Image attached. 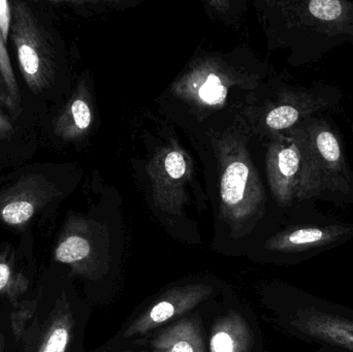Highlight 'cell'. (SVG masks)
I'll return each instance as SVG.
<instances>
[{"label":"cell","mask_w":353,"mask_h":352,"mask_svg":"<svg viewBox=\"0 0 353 352\" xmlns=\"http://www.w3.org/2000/svg\"><path fill=\"white\" fill-rule=\"evenodd\" d=\"M213 293V287L196 283L174 287L134 320L124 333L126 338L143 336L192 310Z\"/></svg>","instance_id":"8992f818"},{"label":"cell","mask_w":353,"mask_h":352,"mask_svg":"<svg viewBox=\"0 0 353 352\" xmlns=\"http://www.w3.org/2000/svg\"><path fill=\"white\" fill-rule=\"evenodd\" d=\"M0 103L8 107L12 113L16 114L19 111L18 107H16L14 101L10 99V94H8V88H6V83H4L3 78H2L1 72H0Z\"/></svg>","instance_id":"ffe728a7"},{"label":"cell","mask_w":353,"mask_h":352,"mask_svg":"<svg viewBox=\"0 0 353 352\" xmlns=\"http://www.w3.org/2000/svg\"><path fill=\"white\" fill-rule=\"evenodd\" d=\"M290 326L300 334L353 351V322L341 316L315 309L296 312Z\"/></svg>","instance_id":"9c48e42d"},{"label":"cell","mask_w":353,"mask_h":352,"mask_svg":"<svg viewBox=\"0 0 353 352\" xmlns=\"http://www.w3.org/2000/svg\"><path fill=\"white\" fill-rule=\"evenodd\" d=\"M70 274L50 262L39 273L32 301L14 314L19 329L17 352H72L79 320L68 289Z\"/></svg>","instance_id":"7a4b0ae2"},{"label":"cell","mask_w":353,"mask_h":352,"mask_svg":"<svg viewBox=\"0 0 353 352\" xmlns=\"http://www.w3.org/2000/svg\"><path fill=\"white\" fill-rule=\"evenodd\" d=\"M10 8V33L23 78L32 92H43L51 84L54 74L53 56L45 30L24 2H14Z\"/></svg>","instance_id":"3957f363"},{"label":"cell","mask_w":353,"mask_h":352,"mask_svg":"<svg viewBox=\"0 0 353 352\" xmlns=\"http://www.w3.org/2000/svg\"><path fill=\"white\" fill-rule=\"evenodd\" d=\"M226 94H228V90L225 87L222 86L220 79L215 74H210L199 90L201 99L210 105H218L222 103Z\"/></svg>","instance_id":"e0dca14e"},{"label":"cell","mask_w":353,"mask_h":352,"mask_svg":"<svg viewBox=\"0 0 353 352\" xmlns=\"http://www.w3.org/2000/svg\"><path fill=\"white\" fill-rule=\"evenodd\" d=\"M14 132L16 130L12 122L3 114L0 113V141L8 140L14 136Z\"/></svg>","instance_id":"44dd1931"},{"label":"cell","mask_w":353,"mask_h":352,"mask_svg":"<svg viewBox=\"0 0 353 352\" xmlns=\"http://www.w3.org/2000/svg\"><path fill=\"white\" fill-rule=\"evenodd\" d=\"M350 130H352V132L353 134V122H352V121L350 122Z\"/></svg>","instance_id":"7402d4cb"},{"label":"cell","mask_w":353,"mask_h":352,"mask_svg":"<svg viewBox=\"0 0 353 352\" xmlns=\"http://www.w3.org/2000/svg\"><path fill=\"white\" fill-rule=\"evenodd\" d=\"M273 186L283 204H290L298 194L299 179L302 169V152L300 145L292 132L288 138L274 146Z\"/></svg>","instance_id":"30bf717a"},{"label":"cell","mask_w":353,"mask_h":352,"mask_svg":"<svg viewBox=\"0 0 353 352\" xmlns=\"http://www.w3.org/2000/svg\"><path fill=\"white\" fill-rule=\"evenodd\" d=\"M10 22H12L10 3L6 0H0V32L6 43L10 32Z\"/></svg>","instance_id":"d6986e66"},{"label":"cell","mask_w":353,"mask_h":352,"mask_svg":"<svg viewBox=\"0 0 353 352\" xmlns=\"http://www.w3.org/2000/svg\"><path fill=\"white\" fill-rule=\"evenodd\" d=\"M248 177V167L243 163L236 161L225 169L221 180V196L228 206H236L243 200Z\"/></svg>","instance_id":"4fadbf2b"},{"label":"cell","mask_w":353,"mask_h":352,"mask_svg":"<svg viewBox=\"0 0 353 352\" xmlns=\"http://www.w3.org/2000/svg\"><path fill=\"white\" fill-rule=\"evenodd\" d=\"M19 330L14 313H0V352H17Z\"/></svg>","instance_id":"9a60e30c"},{"label":"cell","mask_w":353,"mask_h":352,"mask_svg":"<svg viewBox=\"0 0 353 352\" xmlns=\"http://www.w3.org/2000/svg\"><path fill=\"white\" fill-rule=\"evenodd\" d=\"M252 333L244 318L230 312L214 324L210 340L211 352H249Z\"/></svg>","instance_id":"8fae6325"},{"label":"cell","mask_w":353,"mask_h":352,"mask_svg":"<svg viewBox=\"0 0 353 352\" xmlns=\"http://www.w3.org/2000/svg\"><path fill=\"white\" fill-rule=\"evenodd\" d=\"M66 121L57 122L58 132L66 134L70 125H74L79 132L87 130L91 123V112L88 105L83 99H77L72 101L68 110Z\"/></svg>","instance_id":"5bb4252c"},{"label":"cell","mask_w":353,"mask_h":352,"mask_svg":"<svg viewBox=\"0 0 353 352\" xmlns=\"http://www.w3.org/2000/svg\"><path fill=\"white\" fill-rule=\"evenodd\" d=\"M302 152L299 200L353 202V172L338 128L330 114L312 116L288 130Z\"/></svg>","instance_id":"6da1fadb"},{"label":"cell","mask_w":353,"mask_h":352,"mask_svg":"<svg viewBox=\"0 0 353 352\" xmlns=\"http://www.w3.org/2000/svg\"><path fill=\"white\" fill-rule=\"evenodd\" d=\"M39 273L31 248L0 244V313H16L32 301Z\"/></svg>","instance_id":"277c9868"},{"label":"cell","mask_w":353,"mask_h":352,"mask_svg":"<svg viewBox=\"0 0 353 352\" xmlns=\"http://www.w3.org/2000/svg\"><path fill=\"white\" fill-rule=\"evenodd\" d=\"M51 262L64 267L72 277L95 280L107 273L109 256L101 253L92 241L78 229H68L58 239Z\"/></svg>","instance_id":"52a82bcc"},{"label":"cell","mask_w":353,"mask_h":352,"mask_svg":"<svg viewBox=\"0 0 353 352\" xmlns=\"http://www.w3.org/2000/svg\"><path fill=\"white\" fill-rule=\"evenodd\" d=\"M153 352H205L199 322L184 318L159 333L152 341Z\"/></svg>","instance_id":"7c38bea8"},{"label":"cell","mask_w":353,"mask_h":352,"mask_svg":"<svg viewBox=\"0 0 353 352\" xmlns=\"http://www.w3.org/2000/svg\"><path fill=\"white\" fill-rule=\"evenodd\" d=\"M55 188L41 174L22 176L0 191V222L23 227L53 200Z\"/></svg>","instance_id":"5b68a950"},{"label":"cell","mask_w":353,"mask_h":352,"mask_svg":"<svg viewBox=\"0 0 353 352\" xmlns=\"http://www.w3.org/2000/svg\"><path fill=\"white\" fill-rule=\"evenodd\" d=\"M353 237V225H306L288 229L270 240L267 248L277 252H304L327 247Z\"/></svg>","instance_id":"ba28073f"},{"label":"cell","mask_w":353,"mask_h":352,"mask_svg":"<svg viewBox=\"0 0 353 352\" xmlns=\"http://www.w3.org/2000/svg\"><path fill=\"white\" fill-rule=\"evenodd\" d=\"M0 72H1L2 78L6 83L10 99L14 101L16 107L20 109V92H19L16 76L12 70L8 50L6 48V41L2 37L1 32H0Z\"/></svg>","instance_id":"2e32d148"},{"label":"cell","mask_w":353,"mask_h":352,"mask_svg":"<svg viewBox=\"0 0 353 352\" xmlns=\"http://www.w3.org/2000/svg\"><path fill=\"white\" fill-rule=\"evenodd\" d=\"M165 169L174 179H180L183 177L186 171V165L182 154L176 151L170 153L165 158Z\"/></svg>","instance_id":"ac0fdd59"}]
</instances>
